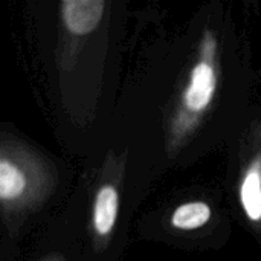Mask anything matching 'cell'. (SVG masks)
Here are the masks:
<instances>
[{
  "instance_id": "cell-1",
  "label": "cell",
  "mask_w": 261,
  "mask_h": 261,
  "mask_svg": "<svg viewBox=\"0 0 261 261\" xmlns=\"http://www.w3.org/2000/svg\"><path fill=\"white\" fill-rule=\"evenodd\" d=\"M220 78V38L213 28H205L185 83L176 95L165 122V151L168 158L177 156L202 127L216 102Z\"/></svg>"
},
{
  "instance_id": "cell-2",
  "label": "cell",
  "mask_w": 261,
  "mask_h": 261,
  "mask_svg": "<svg viewBox=\"0 0 261 261\" xmlns=\"http://www.w3.org/2000/svg\"><path fill=\"white\" fill-rule=\"evenodd\" d=\"M58 185L55 164L20 138H0V208L5 225L15 223L40 210Z\"/></svg>"
},
{
  "instance_id": "cell-3",
  "label": "cell",
  "mask_w": 261,
  "mask_h": 261,
  "mask_svg": "<svg viewBox=\"0 0 261 261\" xmlns=\"http://www.w3.org/2000/svg\"><path fill=\"white\" fill-rule=\"evenodd\" d=\"M125 159L109 153L95 188L90 213V237L95 252H102L112 242L121 206V188Z\"/></svg>"
},
{
  "instance_id": "cell-4",
  "label": "cell",
  "mask_w": 261,
  "mask_h": 261,
  "mask_svg": "<svg viewBox=\"0 0 261 261\" xmlns=\"http://www.w3.org/2000/svg\"><path fill=\"white\" fill-rule=\"evenodd\" d=\"M237 200L248 225L261 234V122L249 125L240 148Z\"/></svg>"
},
{
  "instance_id": "cell-5",
  "label": "cell",
  "mask_w": 261,
  "mask_h": 261,
  "mask_svg": "<svg viewBox=\"0 0 261 261\" xmlns=\"http://www.w3.org/2000/svg\"><path fill=\"white\" fill-rule=\"evenodd\" d=\"M104 0H64L60 3V24L69 38H84L102 23L106 17Z\"/></svg>"
},
{
  "instance_id": "cell-6",
  "label": "cell",
  "mask_w": 261,
  "mask_h": 261,
  "mask_svg": "<svg viewBox=\"0 0 261 261\" xmlns=\"http://www.w3.org/2000/svg\"><path fill=\"white\" fill-rule=\"evenodd\" d=\"M213 219V206L205 200H190L177 205L168 217V223L176 231H196L206 226Z\"/></svg>"
},
{
  "instance_id": "cell-7",
  "label": "cell",
  "mask_w": 261,
  "mask_h": 261,
  "mask_svg": "<svg viewBox=\"0 0 261 261\" xmlns=\"http://www.w3.org/2000/svg\"><path fill=\"white\" fill-rule=\"evenodd\" d=\"M37 261H67L64 258V255H61V254H50V255H46V257H43V258H40V260Z\"/></svg>"
}]
</instances>
